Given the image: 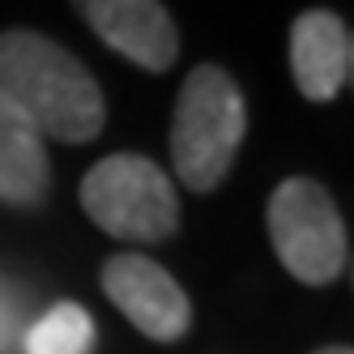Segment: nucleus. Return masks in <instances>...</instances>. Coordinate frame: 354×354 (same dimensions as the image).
<instances>
[{
	"label": "nucleus",
	"mask_w": 354,
	"mask_h": 354,
	"mask_svg": "<svg viewBox=\"0 0 354 354\" xmlns=\"http://www.w3.org/2000/svg\"><path fill=\"white\" fill-rule=\"evenodd\" d=\"M30 303L13 282L0 277V354H17L21 342H26V328H30Z\"/></svg>",
	"instance_id": "obj_10"
},
{
	"label": "nucleus",
	"mask_w": 354,
	"mask_h": 354,
	"mask_svg": "<svg viewBox=\"0 0 354 354\" xmlns=\"http://www.w3.org/2000/svg\"><path fill=\"white\" fill-rule=\"evenodd\" d=\"M316 354H354L350 346H328V350H316Z\"/></svg>",
	"instance_id": "obj_11"
},
{
	"label": "nucleus",
	"mask_w": 354,
	"mask_h": 354,
	"mask_svg": "<svg viewBox=\"0 0 354 354\" xmlns=\"http://www.w3.org/2000/svg\"><path fill=\"white\" fill-rule=\"evenodd\" d=\"M82 205L98 231L124 243H162L180 226L171 175L141 154H111L94 162L82 184Z\"/></svg>",
	"instance_id": "obj_3"
},
{
	"label": "nucleus",
	"mask_w": 354,
	"mask_h": 354,
	"mask_svg": "<svg viewBox=\"0 0 354 354\" xmlns=\"http://www.w3.org/2000/svg\"><path fill=\"white\" fill-rule=\"evenodd\" d=\"M0 94L26 115L43 137L86 145L103 133V90L86 64L39 30L0 35Z\"/></svg>",
	"instance_id": "obj_1"
},
{
	"label": "nucleus",
	"mask_w": 354,
	"mask_h": 354,
	"mask_svg": "<svg viewBox=\"0 0 354 354\" xmlns=\"http://www.w3.org/2000/svg\"><path fill=\"white\" fill-rule=\"evenodd\" d=\"M350 77H354V35H350Z\"/></svg>",
	"instance_id": "obj_12"
},
{
	"label": "nucleus",
	"mask_w": 354,
	"mask_h": 354,
	"mask_svg": "<svg viewBox=\"0 0 354 354\" xmlns=\"http://www.w3.org/2000/svg\"><path fill=\"white\" fill-rule=\"evenodd\" d=\"M21 354H94V320L82 303H56L30 320Z\"/></svg>",
	"instance_id": "obj_9"
},
{
	"label": "nucleus",
	"mask_w": 354,
	"mask_h": 354,
	"mask_svg": "<svg viewBox=\"0 0 354 354\" xmlns=\"http://www.w3.org/2000/svg\"><path fill=\"white\" fill-rule=\"evenodd\" d=\"M103 290L149 342H180L192 324L184 286L141 252H120L103 265Z\"/></svg>",
	"instance_id": "obj_5"
},
{
	"label": "nucleus",
	"mask_w": 354,
	"mask_h": 354,
	"mask_svg": "<svg viewBox=\"0 0 354 354\" xmlns=\"http://www.w3.org/2000/svg\"><path fill=\"white\" fill-rule=\"evenodd\" d=\"M52 188L47 137L0 94V201L13 209H35Z\"/></svg>",
	"instance_id": "obj_8"
},
{
	"label": "nucleus",
	"mask_w": 354,
	"mask_h": 354,
	"mask_svg": "<svg viewBox=\"0 0 354 354\" xmlns=\"http://www.w3.org/2000/svg\"><path fill=\"white\" fill-rule=\"evenodd\" d=\"M243 133L248 107L235 77L218 64L192 68L171 120V162L180 184L192 192H214L231 175Z\"/></svg>",
	"instance_id": "obj_2"
},
{
	"label": "nucleus",
	"mask_w": 354,
	"mask_h": 354,
	"mask_svg": "<svg viewBox=\"0 0 354 354\" xmlns=\"http://www.w3.org/2000/svg\"><path fill=\"white\" fill-rule=\"evenodd\" d=\"M290 68L295 86L312 103H328L350 77V30L337 13L308 9L290 26Z\"/></svg>",
	"instance_id": "obj_7"
},
{
	"label": "nucleus",
	"mask_w": 354,
	"mask_h": 354,
	"mask_svg": "<svg viewBox=\"0 0 354 354\" xmlns=\"http://www.w3.org/2000/svg\"><path fill=\"white\" fill-rule=\"evenodd\" d=\"M73 5L111 52L145 73H167L180 56V30L158 0H73Z\"/></svg>",
	"instance_id": "obj_6"
},
{
	"label": "nucleus",
	"mask_w": 354,
	"mask_h": 354,
	"mask_svg": "<svg viewBox=\"0 0 354 354\" xmlns=\"http://www.w3.org/2000/svg\"><path fill=\"white\" fill-rule=\"evenodd\" d=\"M269 239L277 261L303 286H328L346 269V226L316 180L295 175L269 196Z\"/></svg>",
	"instance_id": "obj_4"
}]
</instances>
